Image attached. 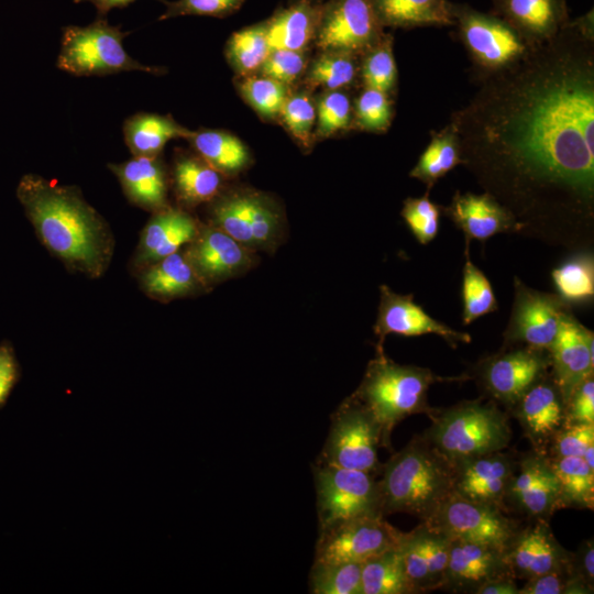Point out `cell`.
Returning <instances> with one entry per match:
<instances>
[{
	"label": "cell",
	"mask_w": 594,
	"mask_h": 594,
	"mask_svg": "<svg viewBox=\"0 0 594 594\" xmlns=\"http://www.w3.org/2000/svg\"><path fill=\"white\" fill-rule=\"evenodd\" d=\"M16 197L46 249L73 271L99 277L107 270L113 239L103 218L75 186L25 174Z\"/></svg>",
	"instance_id": "obj_2"
},
{
	"label": "cell",
	"mask_w": 594,
	"mask_h": 594,
	"mask_svg": "<svg viewBox=\"0 0 594 594\" xmlns=\"http://www.w3.org/2000/svg\"><path fill=\"white\" fill-rule=\"evenodd\" d=\"M459 164H462L459 140L449 124L433 133L430 143L411 169L410 177L425 183L430 189L439 178Z\"/></svg>",
	"instance_id": "obj_35"
},
{
	"label": "cell",
	"mask_w": 594,
	"mask_h": 594,
	"mask_svg": "<svg viewBox=\"0 0 594 594\" xmlns=\"http://www.w3.org/2000/svg\"><path fill=\"white\" fill-rule=\"evenodd\" d=\"M380 447L383 446L378 425L351 395L332 416L319 463L375 474L381 470Z\"/></svg>",
	"instance_id": "obj_7"
},
{
	"label": "cell",
	"mask_w": 594,
	"mask_h": 594,
	"mask_svg": "<svg viewBox=\"0 0 594 594\" xmlns=\"http://www.w3.org/2000/svg\"><path fill=\"white\" fill-rule=\"evenodd\" d=\"M502 20L538 44L556 36L566 22L564 0H495Z\"/></svg>",
	"instance_id": "obj_28"
},
{
	"label": "cell",
	"mask_w": 594,
	"mask_h": 594,
	"mask_svg": "<svg viewBox=\"0 0 594 594\" xmlns=\"http://www.w3.org/2000/svg\"><path fill=\"white\" fill-rule=\"evenodd\" d=\"M198 230L196 221L186 211L167 207L155 212L142 232L136 265L148 266L177 252L196 238Z\"/></svg>",
	"instance_id": "obj_26"
},
{
	"label": "cell",
	"mask_w": 594,
	"mask_h": 594,
	"mask_svg": "<svg viewBox=\"0 0 594 594\" xmlns=\"http://www.w3.org/2000/svg\"><path fill=\"white\" fill-rule=\"evenodd\" d=\"M194 131L178 124L169 116L138 112L125 119L123 136L133 156H158L173 139H189Z\"/></svg>",
	"instance_id": "obj_30"
},
{
	"label": "cell",
	"mask_w": 594,
	"mask_h": 594,
	"mask_svg": "<svg viewBox=\"0 0 594 594\" xmlns=\"http://www.w3.org/2000/svg\"><path fill=\"white\" fill-rule=\"evenodd\" d=\"M396 64L389 41L370 52L363 63L362 77L366 88L387 94L396 80Z\"/></svg>",
	"instance_id": "obj_46"
},
{
	"label": "cell",
	"mask_w": 594,
	"mask_h": 594,
	"mask_svg": "<svg viewBox=\"0 0 594 594\" xmlns=\"http://www.w3.org/2000/svg\"><path fill=\"white\" fill-rule=\"evenodd\" d=\"M475 594H519V587L516 585L512 575L494 579L474 592Z\"/></svg>",
	"instance_id": "obj_56"
},
{
	"label": "cell",
	"mask_w": 594,
	"mask_h": 594,
	"mask_svg": "<svg viewBox=\"0 0 594 594\" xmlns=\"http://www.w3.org/2000/svg\"><path fill=\"white\" fill-rule=\"evenodd\" d=\"M305 62L297 51L272 50L261 66L263 76L282 84L294 81L302 72Z\"/></svg>",
	"instance_id": "obj_52"
},
{
	"label": "cell",
	"mask_w": 594,
	"mask_h": 594,
	"mask_svg": "<svg viewBox=\"0 0 594 594\" xmlns=\"http://www.w3.org/2000/svg\"><path fill=\"white\" fill-rule=\"evenodd\" d=\"M289 132L307 144L316 119L312 101L306 95L286 98L279 112Z\"/></svg>",
	"instance_id": "obj_50"
},
{
	"label": "cell",
	"mask_w": 594,
	"mask_h": 594,
	"mask_svg": "<svg viewBox=\"0 0 594 594\" xmlns=\"http://www.w3.org/2000/svg\"><path fill=\"white\" fill-rule=\"evenodd\" d=\"M558 479L564 507L593 508L594 470L582 457L548 458Z\"/></svg>",
	"instance_id": "obj_37"
},
{
	"label": "cell",
	"mask_w": 594,
	"mask_h": 594,
	"mask_svg": "<svg viewBox=\"0 0 594 594\" xmlns=\"http://www.w3.org/2000/svg\"><path fill=\"white\" fill-rule=\"evenodd\" d=\"M378 16L391 25L453 24V11L444 0H375Z\"/></svg>",
	"instance_id": "obj_32"
},
{
	"label": "cell",
	"mask_w": 594,
	"mask_h": 594,
	"mask_svg": "<svg viewBox=\"0 0 594 594\" xmlns=\"http://www.w3.org/2000/svg\"><path fill=\"white\" fill-rule=\"evenodd\" d=\"M355 116L359 125L369 131H384L392 119L391 103L387 94L365 88L356 100Z\"/></svg>",
	"instance_id": "obj_47"
},
{
	"label": "cell",
	"mask_w": 594,
	"mask_h": 594,
	"mask_svg": "<svg viewBox=\"0 0 594 594\" xmlns=\"http://www.w3.org/2000/svg\"><path fill=\"white\" fill-rule=\"evenodd\" d=\"M241 90L250 105L264 117H275L286 100L284 84L268 77H249Z\"/></svg>",
	"instance_id": "obj_45"
},
{
	"label": "cell",
	"mask_w": 594,
	"mask_h": 594,
	"mask_svg": "<svg viewBox=\"0 0 594 594\" xmlns=\"http://www.w3.org/2000/svg\"><path fill=\"white\" fill-rule=\"evenodd\" d=\"M381 513H406L427 520L452 493V466L421 438H414L381 466Z\"/></svg>",
	"instance_id": "obj_3"
},
{
	"label": "cell",
	"mask_w": 594,
	"mask_h": 594,
	"mask_svg": "<svg viewBox=\"0 0 594 594\" xmlns=\"http://www.w3.org/2000/svg\"><path fill=\"white\" fill-rule=\"evenodd\" d=\"M450 540L491 544L507 550L517 532L501 508L451 493L425 521Z\"/></svg>",
	"instance_id": "obj_10"
},
{
	"label": "cell",
	"mask_w": 594,
	"mask_h": 594,
	"mask_svg": "<svg viewBox=\"0 0 594 594\" xmlns=\"http://www.w3.org/2000/svg\"><path fill=\"white\" fill-rule=\"evenodd\" d=\"M355 77V64L349 53L328 52L311 66L309 79L330 90H337L352 82Z\"/></svg>",
	"instance_id": "obj_43"
},
{
	"label": "cell",
	"mask_w": 594,
	"mask_h": 594,
	"mask_svg": "<svg viewBox=\"0 0 594 594\" xmlns=\"http://www.w3.org/2000/svg\"><path fill=\"white\" fill-rule=\"evenodd\" d=\"M506 554L513 576L525 580L559 569L566 564L571 557L542 518L520 531L517 530Z\"/></svg>",
	"instance_id": "obj_23"
},
{
	"label": "cell",
	"mask_w": 594,
	"mask_h": 594,
	"mask_svg": "<svg viewBox=\"0 0 594 594\" xmlns=\"http://www.w3.org/2000/svg\"><path fill=\"white\" fill-rule=\"evenodd\" d=\"M243 0H177L166 2V11L158 20L178 15H212L220 16L234 11Z\"/></svg>",
	"instance_id": "obj_53"
},
{
	"label": "cell",
	"mask_w": 594,
	"mask_h": 594,
	"mask_svg": "<svg viewBox=\"0 0 594 594\" xmlns=\"http://www.w3.org/2000/svg\"><path fill=\"white\" fill-rule=\"evenodd\" d=\"M403 535L404 532L384 519V515L354 518L320 531L315 562L363 563L398 546Z\"/></svg>",
	"instance_id": "obj_13"
},
{
	"label": "cell",
	"mask_w": 594,
	"mask_h": 594,
	"mask_svg": "<svg viewBox=\"0 0 594 594\" xmlns=\"http://www.w3.org/2000/svg\"><path fill=\"white\" fill-rule=\"evenodd\" d=\"M459 26L465 48L484 76L515 64L537 45L501 18L469 9L459 12Z\"/></svg>",
	"instance_id": "obj_12"
},
{
	"label": "cell",
	"mask_w": 594,
	"mask_h": 594,
	"mask_svg": "<svg viewBox=\"0 0 594 594\" xmlns=\"http://www.w3.org/2000/svg\"><path fill=\"white\" fill-rule=\"evenodd\" d=\"M506 551L485 543L450 540L442 588L474 593L477 587L494 579L513 576Z\"/></svg>",
	"instance_id": "obj_21"
},
{
	"label": "cell",
	"mask_w": 594,
	"mask_h": 594,
	"mask_svg": "<svg viewBox=\"0 0 594 594\" xmlns=\"http://www.w3.org/2000/svg\"><path fill=\"white\" fill-rule=\"evenodd\" d=\"M428 416L432 424L422 437L451 466L503 451L510 442L507 416L492 402L464 400Z\"/></svg>",
	"instance_id": "obj_5"
},
{
	"label": "cell",
	"mask_w": 594,
	"mask_h": 594,
	"mask_svg": "<svg viewBox=\"0 0 594 594\" xmlns=\"http://www.w3.org/2000/svg\"><path fill=\"white\" fill-rule=\"evenodd\" d=\"M586 464L594 470V444L590 446L582 455Z\"/></svg>",
	"instance_id": "obj_58"
},
{
	"label": "cell",
	"mask_w": 594,
	"mask_h": 594,
	"mask_svg": "<svg viewBox=\"0 0 594 594\" xmlns=\"http://www.w3.org/2000/svg\"><path fill=\"white\" fill-rule=\"evenodd\" d=\"M571 306L558 294L528 287L514 279V302L504 331V346L524 345L548 350Z\"/></svg>",
	"instance_id": "obj_11"
},
{
	"label": "cell",
	"mask_w": 594,
	"mask_h": 594,
	"mask_svg": "<svg viewBox=\"0 0 594 594\" xmlns=\"http://www.w3.org/2000/svg\"><path fill=\"white\" fill-rule=\"evenodd\" d=\"M593 332L569 311L548 349L550 374L564 402L581 381L593 374Z\"/></svg>",
	"instance_id": "obj_20"
},
{
	"label": "cell",
	"mask_w": 594,
	"mask_h": 594,
	"mask_svg": "<svg viewBox=\"0 0 594 594\" xmlns=\"http://www.w3.org/2000/svg\"><path fill=\"white\" fill-rule=\"evenodd\" d=\"M441 208L428 198V193L404 201L402 217L420 244H428L438 234Z\"/></svg>",
	"instance_id": "obj_42"
},
{
	"label": "cell",
	"mask_w": 594,
	"mask_h": 594,
	"mask_svg": "<svg viewBox=\"0 0 594 594\" xmlns=\"http://www.w3.org/2000/svg\"><path fill=\"white\" fill-rule=\"evenodd\" d=\"M361 594L414 593L407 579L399 544L362 563Z\"/></svg>",
	"instance_id": "obj_33"
},
{
	"label": "cell",
	"mask_w": 594,
	"mask_h": 594,
	"mask_svg": "<svg viewBox=\"0 0 594 594\" xmlns=\"http://www.w3.org/2000/svg\"><path fill=\"white\" fill-rule=\"evenodd\" d=\"M505 502L537 519L564 507L558 479L546 455L536 452L517 462Z\"/></svg>",
	"instance_id": "obj_18"
},
{
	"label": "cell",
	"mask_w": 594,
	"mask_h": 594,
	"mask_svg": "<svg viewBox=\"0 0 594 594\" xmlns=\"http://www.w3.org/2000/svg\"><path fill=\"white\" fill-rule=\"evenodd\" d=\"M593 539L580 544L576 552L571 553V565L579 580L593 592L594 583V547Z\"/></svg>",
	"instance_id": "obj_55"
},
{
	"label": "cell",
	"mask_w": 594,
	"mask_h": 594,
	"mask_svg": "<svg viewBox=\"0 0 594 594\" xmlns=\"http://www.w3.org/2000/svg\"><path fill=\"white\" fill-rule=\"evenodd\" d=\"M517 462L503 451L452 465V492L473 502L503 508Z\"/></svg>",
	"instance_id": "obj_17"
},
{
	"label": "cell",
	"mask_w": 594,
	"mask_h": 594,
	"mask_svg": "<svg viewBox=\"0 0 594 594\" xmlns=\"http://www.w3.org/2000/svg\"><path fill=\"white\" fill-rule=\"evenodd\" d=\"M465 251V263L462 277V320L470 324L477 318L497 310V301L493 287L484 273L474 265Z\"/></svg>",
	"instance_id": "obj_39"
},
{
	"label": "cell",
	"mask_w": 594,
	"mask_h": 594,
	"mask_svg": "<svg viewBox=\"0 0 594 594\" xmlns=\"http://www.w3.org/2000/svg\"><path fill=\"white\" fill-rule=\"evenodd\" d=\"M375 32V10L367 0H341L322 24L318 46L327 52H356L372 43Z\"/></svg>",
	"instance_id": "obj_24"
},
{
	"label": "cell",
	"mask_w": 594,
	"mask_h": 594,
	"mask_svg": "<svg viewBox=\"0 0 594 594\" xmlns=\"http://www.w3.org/2000/svg\"><path fill=\"white\" fill-rule=\"evenodd\" d=\"M510 408L539 453L549 446L565 420L564 399L550 371L535 382Z\"/></svg>",
	"instance_id": "obj_22"
},
{
	"label": "cell",
	"mask_w": 594,
	"mask_h": 594,
	"mask_svg": "<svg viewBox=\"0 0 594 594\" xmlns=\"http://www.w3.org/2000/svg\"><path fill=\"white\" fill-rule=\"evenodd\" d=\"M141 285L148 296L161 301L194 295L207 288L186 253L179 251L148 265Z\"/></svg>",
	"instance_id": "obj_29"
},
{
	"label": "cell",
	"mask_w": 594,
	"mask_h": 594,
	"mask_svg": "<svg viewBox=\"0 0 594 594\" xmlns=\"http://www.w3.org/2000/svg\"><path fill=\"white\" fill-rule=\"evenodd\" d=\"M431 370L397 364L384 351L370 361L364 377L352 394L372 415L380 427L382 446L391 449V433L395 426L415 414H429V387L448 381Z\"/></svg>",
	"instance_id": "obj_4"
},
{
	"label": "cell",
	"mask_w": 594,
	"mask_h": 594,
	"mask_svg": "<svg viewBox=\"0 0 594 594\" xmlns=\"http://www.w3.org/2000/svg\"><path fill=\"white\" fill-rule=\"evenodd\" d=\"M318 132L331 135L345 129L350 121L351 105L348 96L338 90L324 95L318 103Z\"/></svg>",
	"instance_id": "obj_49"
},
{
	"label": "cell",
	"mask_w": 594,
	"mask_h": 594,
	"mask_svg": "<svg viewBox=\"0 0 594 594\" xmlns=\"http://www.w3.org/2000/svg\"><path fill=\"white\" fill-rule=\"evenodd\" d=\"M592 593L575 575L571 557L566 564L526 580L519 594H584Z\"/></svg>",
	"instance_id": "obj_44"
},
{
	"label": "cell",
	"mask_w": 594,
	"mask_h": 594,
	"mask_svg": "<svg viewBox=\"0 0 594 594\" xmlns=\"http://www.w3.org/2000/svg\"><path fill=\"white\" fill-rule=\"evenodd\" d=\"M594 444V424H563L551 439V458L582 457Z\"/></svg>",
	"instance_id": "obj_48"
},
{
	"label": "cell",
	"mask_w": 594,
	"mask_h": 594,
	"mask_svg": "<svg viewBox=\"0 0 594 594\" xmlns=\"http://www.w3.org/2000/svg\"><path fill=\"white\" fill-rule=\"evenodd\" d=\"M314 474L320 531L362 516L383 515L374 474L320 463Z\"/></svg>",
	"instance_id": "obj_8"
},
{
	"label": "cell",
	"mask_w": 594,
	"mask_h": 594,
	"mask_svg": "<svg viewBox=\"0 0 594 594\" xmlns=\"http://www.w3.org/2000/svg\"><path fill=\"white\" fill-rule=\"evenodd\" d=\"M265 34L270 50H289L299 52L311 36V16L304 6L290 8L276 15L267 26Z\"/></svg>",
	"instance_id": "obj_38"
},
{
	"label": "cell",
	"mask_w": 594,
	"mask_h": 594,
	"mask_svg": "<svg viewBox=\"0 0 594 594\" xmlns=\"http://www.w3.org/2000/svg\"><path fill=\"white\" fill-rule=\"evenodd\" d=\"M564 424H594L593 374L581 381L564 402Z\"/></svg>",
	"instance_id": "obj_51"
},
{
	"label": "cell",
	"mask_w": 594,
	"mask_h": 594,
	"mask_svg": "<svg viewBox=\"0 0 594 594\" xmlns=\"http://www.w3.org/2000/svg\"><path fill=\"white\" fill-rule=\"evenodd\" d=\"M270 52L265 26L249 28L234 33L227 46L230 62L242 74L260 68Z\"/></svg>",
	"instance_id": "obj_41"
},
{
	"label": "cell",
	"mask_w": 594,
	"mask_h": 594,
	"mask_svg": "<svg viewBox=\"0 0 594 594\" xmlns=\"http://www.w3.org/2000/svg\"><path fill=\"white\" fill-rule=\"evenodd\" d=\"M19 380V365L9 342L0 344V408L7 403Z\"/></svg>",
	"instance_id": "obj_54"
},
{
	"label": "cell",
	"mask_w": 594,
	"mask_h": 594,
	"mask_svg": "<svg viewBox=\"0 0 594 594\" xmlns=\"http://www.w3.org/2000/svg\"><path fill=\"white\" fill-rule=\"evenodd\" d=\"M450 125L462 164L520 233L587 250L594 226L592 21L566 23L483 82Z\"/></svg>",
	"instance_id": "obj_1"
},
{
	"label": "cell",
	"mask_w": 594,
	"mask_h": 594,
	"mask_svg": "<svg viewBox=\"0 0 594 594\" xmlns=\"http://www.w3.org/2000/svg\"><path fill=\"white\" fill-rule=\"evenodd\" d=\"M362 563L314 562L309 587L315 594H361Z\"/></svg>",
	"instance_id": "obj_40"
},
{
	"label": "cell",
	"mask_w": 594,
	"mask_h": 594,
	"mask_svg": "<svg viewBox=\"0 0 594 594\" xmlns=\"http://www.w3.org/2000/svg\"><path fill=\"white\" fill-rule=\"evenodd\" d=\"M549 371L548 350L514 345L482 360L475 375L486 395L512 407Z\"/></svg>",
	"instance_id": "obj_14"
},
{
	"label": "cell",
	"mask_w": 594,
	"mask_h": 594,
	"mask_svg": "<svg viewBox=\"0 0 594 594\" xmlns=\"http://www.w3.org/2000/svg\"><path fill=\"white\" fill-rule=\"evenodd\" d=\"M196 152L219 173L233 174L246 166L244 144L230 133L218 130L194 131L188 139Z\"/></svg>",
	"instance_id": "obj_34"
},
{
	"label": "cell",
	"mask_w": 594,
	"mask_h": 594,
	"mask_svg": "<svg viewBox=\"0 0 594 594\" xmlns=\"http://www.w3.org/2000/svg\"><path fill=\"white\" fill-rule=\"evenodd\" d=\"M252 252L224 231L212 226L198 230L186 256L208 288L250 270L254 263Z\"/></svg>",
	"instance_id": "obj_16"
},
{
	"label": "cell",
	"mask_w": 594,
	"mask_h": 594,
	"mask_svg": "<svg viewBox=\"0 0 594 594\" xmlns=\"http://www.w3.org/2000/svg\"><path fill=\"white\" fill-rule=\"evenodd\" d=\"M174 188L178 200L195 207L212 200L221 187V173L202 157L178 155L173 168Z\"/></svg>",
	"instance_id": "obj_31"
},
{
	"label": "cell",
	"mask_w": 594,
	"mask_h": 594,
	"mask_svg": "<svg viewBox=\"0 0 594 594\" xmlns=\"http://www.w3.org/2000/svg\"><path fill=\"white\" fill-rule=\"evenodd\" d=\"M129 34L121 25H110L106 18L99 16L86 26H64L56 66L75 76H107L131 70L162 74L163 68L141 64L127 53L123 40Z\"/></svg>",
	"instance_id": "obj_6"
},
{
	"label": "cell",
	"mask_w": 594,
	"mask_h": 594,
	"mask_svg": "<svg viewBox=\"0 0 594 594\" xmlns=\"http://www.w3.org/2000/svg\"><path fill=\"white\" fill-rule=\"evenodd\" d=\"M446 215L461 229L469 245L472 239L486 241L497 233L520 232L513 213L487 193H455Z\"/></svg>",
	"instance_id": "obj_25"
},
{
	"label": "cell",
	"mask_w": 594,
	"mask_h": 594,
	"mask_svg": "<svg viewBox=\"0 0 594 594\" xmlns=\"http://www.w3.org/2000/svg\"><path fill=\"white\" fill-rule=\"evenodd\" d=\"M87 1L92 3L97 9L99 18H106L107 13L114 8H124L135 0H74V2Z\"/></svg>",
	"instance_id": "obj_57"
},
{
	"label": "cell",
	"mask_w": 594,
	"mask_h": 594,
	"mask_svg": "<svg viewBox=\"0 0 594 594\" xmlns=\"http://www.w3.org/2000/svg\"><path fill=\"white\" fill-rule=\"evenodd\" d=\"M381 297L374 333L378 338L376 352H383V343L388 334L417 337L437 334L451 348L459 343H469L471 337L457 331L427 314L414 301L413 295H400L388 286L380 287Z\"/></svg>",
	"instance_id": "obj_15"
},
{
	"label": "cell",
	"mask_w": 594,
	"mask_h": 594,
	"mask_svg": "<svg viewBox=\"0 0 594 594\" xmlns=\"http://www.w3.org/2000/svg\"><path fill=\"white\" fill-rule=\"evenodd\" d=\"M405 572L414 593L442 588L450 539L425 522L404 532L399 542Z\"/></svg>",
	"instance_id": "obj_19"
},
{
	"label": "cell",
	"mask_w": 594,
	"mask_h": 594,
	"mask_svg": "<svg viewBox=\"0 0 594 594\" xmlns=\"http://www.w3.org/2000/svg\"><path fill=\"white\" fill-rule=\"evenodd\" d=\"M108 167L132 204L154 212L168 207L167 180L158 156H133L120 164H108Z\"/></svg>",
	"instance_id": "obj_27"
},
{
	"label": "cell",
	"mask_w": 594,
	"mask_h": 594,
	"mask_svg": "<svg viewBox=\"0 0 594 594\" xmlns=\"http://www.w3.org/2000/svg\"><path fill=\"white\" fill-rule=\"evenodd\" d=\"M215 227L251 251L273 250L283 234L278 208L266 197L252 191H235L217 199L210 208Z\"/></svg>",
	"instance_id": "obj_9"
},
{
	"label": "cell",
	"mask_w": 594,
	"mask_h": 594,
	"mask_svg": "<svg viewBox=\"0 0 594 594\" xmlns=\"http://www.w3.org/2000/svg\"><path fill=\"white\" fill-rule=\"evenodd\" d=\"M557 294L572 304L588 302L594 296V260L590 251H581L551 272Z\"/></svg>",
	"instance_id": "obj_36"
}]
</instances>
